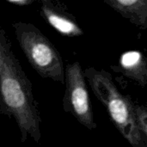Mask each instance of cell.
<instances>
[{
  "instance_id": "6da1fadb",
  "label": "cell",
  "mask_w": 147,
  "mask_h": 147,
  "mask_svg": "<svg viewBox=\"0 0 147 147\" xmlns=\"http://www.w3.org/2000/svg\"><path fill=\"white\" fill-rule=\"evenodd\" d=\"M0 113L14 118L22 143L28 138L40 142L41 118L32 83L14 54L3 28L0 29Z\"/></svg>"
},
{
  "instance_id": "7a4b0ae2",
  "label": "cell",
  "mask_w": 147,
  "mask_h": 147,
  "mask_svg": "<svg viewBox=\"0 0 147 147\" xmlns=\"http://www.w3.org/2000/svg\"><path fill=\"white\" fill-rule=\"evenodd\" d=\"M84 75L95 96L105 107L112 123L122 137L133 147H147L146 140L138 125L135 102L118 90L110 73L103 69L88 67Z\"/></svg>"
},
{
  "instance_id": "3957f363",
  "label": "cell",
  "mask_w": 147,
  "mask_h": 147,
  "mask_svg": "<svg viewBox=\"0 0 147 147\" xmlns=\"http://www.w3.org/2000/svg\"><path fill=\"white\" fill-rule=\"evenodd\" d=\"M18 44L32 68L44 78L65 84V67L58 49L34 24H12Z\"/></svg>"
},
{
  "instance_id": "277c9868",
  "label": "cell",
  "mask_w": 147,
  "mask_h": 147,
  "mask_svg": "<svg viewBox=\"0 0 147 147\" xmlns=\"http://www.w3.org/2000/svg\"><path fill=\"white\" fill-rule=\"evenodd\" d=\"M84 71L79 62L65 66V91L62 99L65 112L71 114L82 126L93 131L96 128Z\"/></svg>"
},
{
  "instance_id": "5b68a950",
  "label": "cell",
  "mask_w": 147,
  "mask_h": 147,
  "mask_svg": "<svg viewBox=\"0 0 147 147\" xmlns=\"http://www.w3.org/2000/svg\"><path fill=\"white\" fill-rule=\"evenodd\" d=\"M40 16L45 21L66 37H78L84 34L77 19L65 9L50 0H43L40 6Z\"/></svg>"
},
{
  "instance_id": "8992f818",
  "label": "cell",
  "mask_w": 147,
  "mask_h": 147,
  "mask_svg": "<svg viewBox=\"0 0 147 147\" xmlns=\"http://www.w3.org/2000/svg\"><path fill=\"white\" fill-rule=\"evenodd\" d=\"M112 68L141 87L147 84V57L139 51H128L122 53L119 65Z\"/></svg>"
},
{
  "instance_id": "52a82bcc",
  "label": "cell",
  "mask_w": 147,
  "mask_h": 147,
  "mask_svg": "<svg viewBox=\"0 0 147 147\" xmlns=\"http://www.w3.org/2000/svg\"><path fill=\"white\" fill-rule=\"evenodd\" d=\"M104 3L131 23L147 29V0H105Z\"/></svg>"
},
{
  "instance_id": "ba28073f",
  "label": "cell",
  "mask_w": 147,
  "mask_h": 147,
  "mask_svg": "<svg viewBox=\"0 0 147 147\" xmlns=\"http://www.w3.org/2000/svg\"><path fill=\"white\" fill-rule=\"evenodd\" d=\"M135 110L140 130L147 141V107L135 102Z\"/></svg>"
},
{
  "instance_id": "9c48e42d",
  "label": "cell",
  "mask_w": 147,
  "mask_h": 147,
  "mask_svg": "<svg viewBox=\"0 0 147 147\" xmlns=\"http://www.w3.org/2000/svg\"><path fill=\"white\" fill-rule=\"evenodd\" d=\"M34 2V0H8V3L19 6V7H23L31 4Z\"/></svg>"
}]
</instances>
